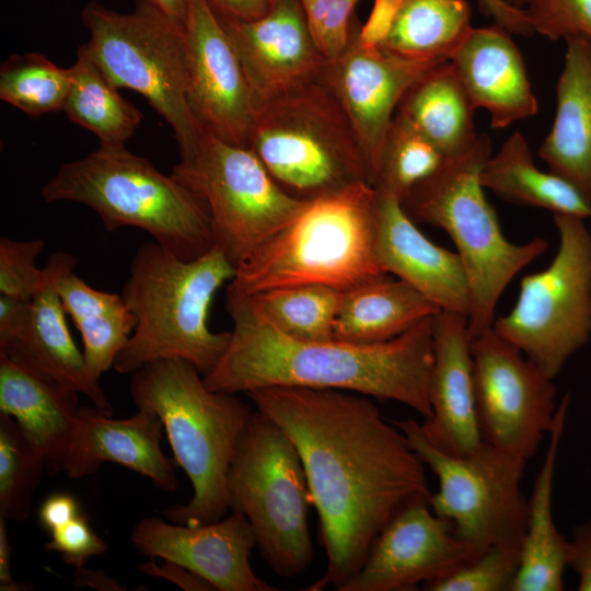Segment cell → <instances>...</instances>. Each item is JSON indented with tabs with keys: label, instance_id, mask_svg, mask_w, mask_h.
<instances>
[{
	"label": "cell",
	"instance_id": "cell-1",
	"mask_svg": "<svg viewBox=\"0 0 591 591\" xmlns=\"http://www.w3.org/2000/svg\"><path fill=\"white\" fill-rule=\"evenodd\" d=\"M292 440L320 521L326 570L305 590H336L362 567L386 524L430 499L426 465L366 395L268 386L245 393Z\"/></svg>",
	"mask_w": 591,
	"mask_h": 591
},
{
	"label": "cell",
	"instance_id": "cell-2",
	"mask_svg": "<svg viewBox=\"0 0 591 591\" xmlns=\"http://www.w3.org/2000/svg\"><path fill=\"white\" fill-rule=\"evenodd\" d=\"M227 309L233 327L216 367L202 375L213 391L232 394L268 386L332 389L406 405L432 415V317L382 343L302 340L273 326L251 298L230 286Z\"/></svg>",
	"mask_w": 591,
	"mask_h": 591
},
{
	"label": "cell",
	"instance_id": "cell-3",
	"mask_svg": "<svg viewBox=\"0 0 591 591\" xmlns=\"http://www.w3.org/2000/svg\"><path fill=\"white\" fill-rule=\"evenodd\" d=\"M235 275L236 266L216 245L189 260L154 241L139 246L121 291L136 327L113 368L131 374L151 362L183 359L209 373L230 341V332L209 327L210 306Z\"/></svg>",
	"mask_w": 591,
	"mask_h": 591
},
{
	"label": "cell",
	"instance_id": "cell-4",
	"mask_svg": "<svg viewBox=\"0 0 591 591\" xmlns=\"http://www.w3.org/2000/svg\"><path fill=\"white\" fill-rule=\"evenodd\" d=\"M130 396L138 409L158 415L177 464L193 485L187 503L163 515L177 524L217 522L230 511L227 479L254 409L236 394L210 390L199 370L183 359L148 363L131 373Z\"/></svg>",
	"mask_w": 591,
	"mask_h": 591
},
{
	"label": "cell",
	"instance_id": "cell-5",
	"mask_svg": "<svg viewBox=\"0 0 591 591\" xmlns=\"http://www.w3.org/2000/svg\"><path fill=\"white\" fill-rule=\"evenodd\" d=\"M490 155L489 137L478 134L468 149L447 158L401 201L415 223L440 228L454 242L470 285L467 327L472 339L493 327L497 303L507 286L548 247L543 237L515 244L503 235L480 183V172Z\"/></svg>",
	"mask_w": 591,
	"mask_h": 591
},
{
	"label": "cell",
	"instance_id": "cell-6",
	"mask_svg": "<svg viewBox=\"0 0 591 591\" xmlns=\"http://www.w3.org/2000/svg\"><path fill=\"white\" fill-rule=\"evenodd\" d=\"M47 202L72 201L92 209L107 231L137 228L183 259L213 246L205 204L172 174L125 144H102L63 163L42 188Z\"/></svg>",
	"mask_w": 591,
	"mask_h": 591
},
{
	"label": "cell",
	"instance_id": "cell-7",
	"mask_svg": "<svg viewBox=\"0 0 591 591\" xmlns=\"http://www.w3.org/2000/svg\"><path fill=\"white\" fill-rule=\"evenodd\" d=\"M374 201L367 182L309 201L237 266L229 286L246 296L297 285L345 291L387 275L374 253Z\"/></svg>",
	"mask_w": 591,
	"mask_h": 591
},
{
	"label": "cell",
	"instance_id": "cell-8",
	"mask_svg": "<svg viewBox=\"0 0 591 591\" xmlns=\"http://www.w3.org/2000/svg\"><path fill=\"white\" fill-rule=\"evenodd\" d=\"M247 147L275 182L302 201L369 183L352 125L318 78L260 102Z\"/></svg>",
	"mask_w": 591,
	"mask_h": 591
},
{
	"label": "cell",
	"instance_id": "cell-9",
	"mask_svg": "<svg viewBox=\"0 0 591 591\" xmlns=\"http://www.w3.org/2000/svg\"><path fill=\"white\" fill-rule=\"evenodd\" d=\"M89 40L80 48L119 88L140 93L171 126L181 159L198 147L202 129L187 102L185 23L152 0L129 13L91 2L82 11Z\"/></svg>",
	"mask_w": 591,
	"mask_h": 591
},
{
	"label": "cell",
	"instance_id": "cell-10",
	"mask_svg": "<svg viewBox=\"0 0 591 591\" xmlns=\"http://www.w3.org/2000/svg\"><path fill=\"white\" fill-rule=\"evenodd\" d=\"M227 488L230 511L246 517L271 570L282 578L304 572L314 556L305 470L290 437L256 408L239 440Z\"/></svg>",
	"mask_w": 591,
	"mask_h": 591
},
{
	"label": "cell",
	"instance_id": "cell-11",
	"mask_svg": "<svg viewBox=\"0 0 591 591\" xmlns=\"http://www.w3.org/2000/svg\"><path fill=\"white\" fill-rule=\"evenodd\" d=\"M438 480L432 511L448 520L461 540L484 552L497 546L520 552L529 518L521 490L526 460L483 441L465 455L433 445L415 419L392 420Z\"/></svg>",
	"mask_w": 591,
	"mask_h": 591
},
{
	"label": "cell",
	"instance_id": "cell-12",
	"mask_svg": "<svg viewBox=\"0 0 591 591\" xmlns=\"http://www.w3.org/2000/svg\"><path fill=\"white\" fill-rule=\"evenodd\" d=\"M553 216L555 257L522 278L514 306L493 325L551 379L591 338V233L582 218Z\"/></svg>",
	"mask_w": 591,
	"mask_h": 591
},
{
	"label": "cell",
	"instance_id": "cell-13",
	"mask_svg": "<svg viewBox=\"0 0 591 591\" xmlns=\"http://www.w3.org/2000/svg\"><path fill=\"white\" fill-rule=\"evenodd\" d=\"M171 174L205 204L213 245L236 268L309 202L286 193L248 147L206 130L196 150Z\"/></svg>",
	"mask_w": 591,
	"mask_h": 591
},
{
	"label": "cell",
	"instance_id": "cell-14",
	"mask_svg": "<svg viewBox=\"0 0 591 591\" xmlns=\"http://www.w3.org/2000/svg\"><path fill=\"white\" fill-rule=\"evenodd\" d=\"M471 348L483 441L528 461L555 421L553 379L493 327L473 338Z\"/></svg>",
	"mask_w": 591,
	"mask_h": 591
},
{
	"label": "cell",
	"instance_id": "cell-15",
	"mask_svg": "<svg viewBox=\"0 0 591 591\" xmlns=\"http://www.w3.org/2000/svg\"><path fill=\"white\" fill-rule=\"evenodd\" d=\"M187 102L202 130L247 147L258 102L218 13L188 0L185 20Z\"/></svg>",
	"mask_w": 591,
	"mask_h": 591
},
{
	"label": "cell",
	"instance_id": "cell-16",
	"mask_svg": "<svg viewBox=\"0 0 591 591\" xmlns=\"http://www.w3.org/2000/svg\"><path fill=\"white\" fill-rule=\"evenodd\" d=\"M354 22L341 54L326 59L318 79L347 114L362 150L369 183L374 186L385 135L405 92L441 62L408 59L382 47L360 45Z\"/></svg>",
	"mask_w": 591,
	"mask_h": 591
},
{
	"label": "cell",
	"instance_id": "cell-17",
	"mask_svg": "<svg viewBox=\"0 0 591 591\" xmlns=\"http://www.w3.org/2000/svg\"><path fill=\"white\" fill-rule=\"evenodd\" d=\"M483 552L461 540L429 499L403 508L374 541L359 571L339 591H404L439 580Z\"/></svg>",
	"mask_w": 591,
	"mask_h": 591
},
{
	"label": "cell",
	"instance_id": "cell-18",
	"mask_svg": "<svg viewBox=\"0 0 591 591\" xmlns=\"http://www.w3.org/2000/svg\"><path fill=\"white\" fill-rule=\"evenodd\" d=\"M131 543L150 558L179 564L208 580L217 591H276L252 569L256 540L246 517L231 512L199 525L144 517L134 526Z\"/></svg>",
	"mask_w": 591,
	"mask_h": 591
},
{
	"label": "cell",
	"instance_id": "cell-19",
	"mask_svg": "<svg viewBox=\"0 0 591 591\" xmlns=\"http://www.w3.org/2000/svg\"><path fill=\"white\" fill-rule=\"evenodd\" d=\"M218 15L258 104L318 78L326 59L311 35L300 0H279L251 21Z\"/></svg>",
	"mask_w": 591,
	"mask_h": 591
},
{
	"label": "cell",
	"instance_id": "cell-20",
	"mask_svg": "<svg viewBox=\"0 0 591 591\" xmlns=\"http://www.w3.org/2000/svg\"><path fill=\"white\" fill-rule=\"evenodd\" d=\"M373 241L376 260L385 274L409 283L440 311L468 316L470 285L459 254L425 236L406 215L401 200L379 188H375Z\"/></svg>",
	"mask_w": 591,
	"mask_h": 591
},
{
	"label": "cell",
	"instance_id": "cell-21",
	"mask_svg": "<svg viewBox=\"0 0 591 591\" xmlns=\"http://www.w3.org/2000/svg\"><path fill=\"white\" fill-rule=\"evenodd\" d=\"M77 264L78 258L67 252L49 256L43 267L44 283L31 300L28 320L11 340L0 346V356L84 394L93 406L112 415V405L100 382L86 372L83 352L70 334L57 290L59 277Z\"/></svg>",
	"mask_w": 591,
	"mask_h": 591
},
{
	"label": "cell",
	"instance_id": "cell-22",
	"mask_svg": "<svg viewBox=\"0 0 591 591\" xmlns=\"http://www.w3.org/2000/svg\"><path fill=\"white\" fill-rule=\"evenodd\" d=\"M472 337L467 316L440 311L432 317V415L420 422L426 438L452 455H465L483 442L476 414Z\"/></svg>",
	"mask_w": 591,
	"mask_h": 591
},
{
	"label": "cell",
	"instance_id": "cell-23",
	"mask_svg": "<svg viewBox=\"0 0 591 591\" xmlns=\"http://www.w3.org/2000/svg\"><path fill=\"white\" fill-rule=\"evenodd\" d=\"M163 428L160 417L148 410L114 419L95 406L80 407L63 472L85 477L111 462L149 478L163 491H174L178 479L160 445Z\"/></svg>",
	"mask_w": 591,
	"mask_h": 591
},
{
	"label": "cell",
	"instance_id": "cell-24",
	"mask_svg": "<svg viewBox=\"0 0 591 591\" xmlns=\"http://www.w3.org/2000/svg\"><path fill=\"white\" fill-rule=\"evenodd\" d=\"M449 61L475 108L490 114L494 128L537 113L523 57L501 26L473 27Z\"/></svg>",
	"mask_w": 591,
	"mask_h": 591
},
{
	"label": "cell",
	"instance_id": "cell-25",
	"mask_svg": "<svg viewBox=\"0 0 591 591\" xmlns=\"http://www.w3.org/2000/svg\"><path fill=\"white\" fill-rule=\"evenodd\" d=\"M565 40L556 115L537 153L591 206V42L579 36Z\"/></svg>",
	"mask_w": 591,
	"mask_h": 591
},
{
	"label": "cell",
	"instance_id": "cell-26",
	"mask_svg": "<svg viewBox=\"0 0 591 591\" xmlns=\"http://www.w3.org/2000/svg\"><path fill=\"white\" fill-rule=\"evenodd\" d=\"M78 394L0 356V412L38 445L50 476L65 470L80 408Z\"/></svg>",
	"mask_w": 591,
	"mask_h": 591
},
{
	"label": "cell",
	"instance_id": "cell-27",
	"mask_svg": "<svg viewBox=\"0 0 591 591\" xmlns=\"http://www.w3.org/2000/svg\"><path fill=\"white\" fill-rule=\"evenodd\" d=\"M570 406L565 394L557 407L549 442L529 498V518L520 565L511 591H561L568 567L567 541L553 519V485L560 440Z\"/></svg>",
	"mask_w": 591,
	"mask_h": 591
},
{
	"label": "cell",
	"instance_id": "cell-28",
	"mask_svg": "<svg viewBox=\"0 0 591 591\" xmlns=\"http://www.w3.org/2000/svg\"><path fill=\"white\" fill-rule=\"evenodd\" d=\"M440 309L399 278L389 274L343 291L334 338L356 344L393 339Z\"/></svg>",
	"mask_w": 591,
	"mask_h": 591
},
{
	"label": "cell",
	"instance_id": "cell-29",
	"mask_svg": "<svg viewBox=\"0 0 591 591\" xmlns=\"http://www.w3.org/2000/svg\"><path fill=\"white\" fill-rule=\"evenodd\" d=\"M475 109L452 63L444 61L405 92L395 113L410 121L449 158L465 151L476 140Z\"/></svg>",
	"mask_w": 591,
	"mask_h": 591
},
{
	"label": "cell",
	"instance_id": "cell-30",
	"mask_svg": "<svg viewBox=\"0 0 591 591\" xmlns=\"http://www.w3.org/2000/svg\"><path fill=\"white\" fill-rule=\"evenodd\" d=\"M57 290L66 314L81 335L86 372L100 382L127 345L136 317L121 294L94 289L74 269L59 277Z\"/></svg>",
	"mask_w": 591,
	"mask_h": 591
},
{
	"label": "cell",
	"instance_id": "cell-31",
	"mask_svg": "<svg viewBox=\"0 0 591 591\" xmlns=\"http://www.w3.org/2000/svg\"><path fill=\"white\" fill-rule=\"evenodd\" d=\"M480 183L505 200L547 209L553 215L591 218V206L572 185L535 165L529 143L519 131L488 158Z\"/></svg>",
	"mask_w": 591,
	"mask_h": 591
},
{
	"label": "cell",
	"instance_id": "cell-32",
	"mask_svg": "<svg viewBox=\"0 0 591 591\" xmlns=\"http://www.w3.org/2000/svg\"><path fill=\"white\" fill-rule=\"evenodd\" d=\"M466 0H404L382 48L419 61H449L468 35Z\"/></svg>",
	"mask_w": 591,
	"mask_h": 591
},
{
	"label": "cell",
	"instance_id": "cell-33",
	"mask_svg": "<svg viewBox=\"0 0 591 591\" xmlns=\"http://www.w3.org/2000/svg\"><path fill=\"white\" fill-rule=\"evenodd\" d=\"M72 84L63 112L89 129L102 144H125L142 120V113L126 101L118 88L81 49L70 67Z\"/></svg>",
	"mask_w": 591,
	"mask_h": 591
},
{
	"label": "cell",
	"instance_id": "cell-34",
	"mask_svg": "<svg viewBox=\"0 0 591 591\" xmlns=\"http://www.w3.org/2000/svg\"><path fill=\"white\" fill-rule=\"evenodd\" d=\"M343 291L323 285H297L248 296L281 333L302 340L334 339Z\"/></svg>",
	"mask_w": 591,
	"mask_h": 591
},
{
	"label": "cell",
	"instance_id": "cell-35",
	"mask_svg": "<svg viewBox=\"0 0 591 591\" xmlns=\"http://www.w3.org/2000/svg\"><path fill=\"white\" fill-rule=\"evenodd\" d=\"M71 84L70 68L39 53L12 55L0 68V99L32 117L62 111Z\"/></svg>",
	"mask_w": 591,
	"mask_h": 591
},
{
	"label": "cell",
	"instance_id": "cell-36",
	"mask_svg": "<svg viewBox=\"0 0 591 591\" xmlns=\"http://www.w3.org/2000/svg\"><path fill=\"white\" fill-rule=\"evenodd\" d=\"M44 470L46 461L38 445L0 412V518L21 522L30 517Z\"/></svg>",
	"mask_w": 591,
	"mask_h": 591
},
{
	"label": "cell",
	"instance_id": "cell-37",
	"mask_svg": "<svg viewBox=\"0 0 591 591\" xmlns=\"http://www.w3.org/2000/svg\"><path fill=\"white\" fill-rule=\"evenodd\" d=\"M445 159V154L429 138L395 113L385 135L374 187L395 195L402 201Z\"/></svg>",
	"mask_w": 591,
	"mask_h": 591
},
{
	"label": "cell",
	"instance_id": "cell-38",
	"mask_svg": "<svg viewBox=\"0 0 591 591\" xmlns=\"http://www.w3.org/2000/svg\"><path fill=\"white\" fill-rule=\"evenodd\" d=\"M519 565L520 552L491 546L450 575L422 586V590L511 591Z\"/></svg>",
	"mask_w": 591,
	"mask_h": 591
},
{
	"label": "cell",
	"instance_id": "cell-39",
	"mask_svg": "<svg viewBox=\"0 0 591 591\" xmlns=\"http://www.w3.org/2000/svg\"><path fill=\"white\" fill-rule=\"evenodd\" d=\"M42 239H0V294L31 301L45 280L35 259L43 252Z\"/></svg>",
	"mask_w": 591,
	"mask_h": 591
},
{
	"label": "cell",
	"instance_id": "cell-40",
	"mask_svg": "<svg viewBox=\"0 0 591 591\" xmlns=\"http://www.w3.org/2000/svg\"><path fill=\"white\" fill-rule=\"evenodd\" d=\"M524 11L534 33L551 40L579 36L591 42V0H526Z\"/></svg>",
	"mask_w": 591,
	"mask_h": 591
},
{
	"label": "cell",
	"instance_id": "cell-41",
	"mask_svg": "<svg viewBox=\"0 0 591 591\" xmlns=\"http://www.w3.org/2000/svg\"><path fill=\"white\" fill-rule=\"evenodd\" d=\"M106 542L91 528L84 514H79L68 523L51 532V538L46 543V552L61 555L62 561L77 568L107 551Z\"/></svg>",
	"mask_w": 591,
	"mask_h": 591
},
{
	"label": "cell",
	"instance_id": "cell-42",
	"mask_svg": "<svg viewBox=\"0 0 591 591\" xmlns=\"http://www.w3.org/2000/svg\"><path fill=\"white\" fill-rule=\"evenodd\" d=\"M359 0H332L314 40L325 59L344 51L349 43L354 9Z\"/></svg>",
	"mask_w": 591,
	"mask_h": 591
},
{
	"label": "cell",
	"instance_id": "cell-43",
	"mask_svg": "<svg viewBox=\"0 0 591 591\" xmlns=\"http://www.w3.org/2000/svg\"><path fill=\"white\" fill-rule=\"evenodd\" d=\"M404 0H374L367 22L360 26L358 40L368 48L381 47L386 39Z\"/></svg>",
	"mask_w": 591,
	"mask_h": 591
},
{
	"label": "cell",
	"instance_id": "cell-44",
	"mask_svg": "<svg viewBox=\"0 0 591 591\" xmlns=\"http://www.w3.org/2000/svg\"><path fill=\"white\" fill-rule=\"evenodd\" d=\"M568 566L578 576V590L591 591V519L573 529L568 547Z\"/></svg>",
	"mask_w": 591,
	"mask_h": 591
},
{
	"label": "cell",
	"instance_id": "cell-45",
	"mask_svg": "<svg viewBox=\"0 0 591 591\" xmlns=\"http://www.w3.org/2000/svg\"><path fill=\"white\" fill-rule=\"evenodd\" d=\"M139 571L150 577H158L171 581L185 591H217V589L201 576L170 560H164L163 565H159L154 558H151L139 567Z\"/></svg>",
	"mask_w": 591,
	"mask_h": 591
},
{
	"label": "cell",
	"instance_id": "cell-46",
	"mask_svg": "<svg viewBox=\"0 0 591 591\" xmlns=\"http://www.w3.org/2000/svg\"><path fill=\"white\" fill-rule=\"evenodd\" d=\"M81 514L78 500L66 493L48 496L38 509L40 525L50 533Z\"/></svg>",
	"mask_w": 591,
	"mask_h": 591
},
{
	"label": "cell",
	"instance_id": "cell-47",
	"mask_svg": "<svg viewBox=\"0 0 591 591\" xmlns=\"http://www.w3.org/2000/svg\"><path fill=\"white\" fill-rule=\"evenodd\" d=\"M484 13L491 16L495 24L509 33L531 35L534 30L525 14L524 9L511 5L507 0H478Z\"/></svg>",
	"mask_w": 591,
	"mask_h": 591
},
{
	"label": "cell",
	"instance_id": "cell-48",
	"mask_svg": "<svg viewBox=\"0 0 591 591\" xmlns=\"http://www.w3.org/2000/svg\"><path fill=\"white\" fill-rule=\"evenodd\" d=\"M31 301L0 294V346L11 340L25 325Z\"/></svg>",
	"mask_w": 591,
	"mask_h": 591
},
{
	"label": "cell",
	"instance_id": "cell-49",
	"mask_svg": "<svg viewBox=\"0 0 591 591\" xmlns=\"http://www.w3.org/2000/svg\"><path fill=\"white\" fill-rule=\"evenodd\" d=\"M221 15L251 21L266 14L270 8L269 0H208Z\"/></svg>",
	"mask_w": 591,
	"mask_h": 591
},
{
	"label": "cell",
	"instance_id": "cell-50",
	"mask_svg": "<svg viewBox=\"0 0 591 591\" xmlns=\"http://www.w3.org/2000/svg\"><path fill=\"white\" fill-rule=\"evenodd\" d=\"M73 583L76 587H88L101 591L126 590L118 580L107 576L104 571L90 570L85 566L76 569Z\"/></svg>",
	"mask_w": 591,
	"mask_h": 591
},
{
	"label": "cell",
	"instance_id": "cell-51",
	"mask_svg": "<svg viewBox=\"0 0 591 591\" xmlns=\"http://www.w3.org/2000/svg\"><path fill=\"white\" fill-rule=\"evenodd\" d=\"M5 519L0 518V590L18 591L24 590L23 583L13 580L10 569V544L5 526Z\"/></svg>",
	"mask_w": 591,
	"mask_h": 591
},
{
	"label": "cell",
	"instance_id": "cell-52",
	"mask_svg": "<svg viewBox=\"0 0 591 591\" xmlns=\"http://www.w3.org/2000/svg\"><path fill=\"white\" fill-rule=\"evenodd\" d=\"M170 16L185 23L188 10V0H152Z\"/></svg>",
	"mask_w": 591,
	"mask_h": 591
},
{
	"label": "cell",
	"instance_id": "cell-53",
	"mask_svg": "<svg viewBox=\"0 0 591 591\" xmlns=\"http://www.w3.org/2000/svg\"><path fill=\"white\" fill-rule=\"evenodd\" d=\"M511 5L518 9H524L526 0H507Z\"/></svg>",
	"mask_w": 591,
	"mask_h": 591
},
{
	"label": "cell",
	"instance_id": "cell-54",
	"mask_svg": "<svg viewBox=\"0 0 591 591\" xmlns=\"http://www.w3.org/2000/svg\"><path fill=\"white\" fill-rule=\"evenodd\" d=\"M279 0H269V5H274L276 2H278Z\"/></svg>",
	"mask_w": 591,
	"mask_h": 591
}]
</instances>
